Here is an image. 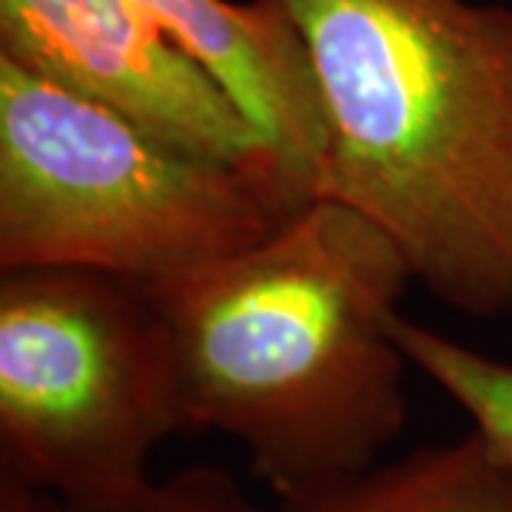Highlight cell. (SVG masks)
<instances>
[{
	"mask_svg": "<svg viewBox=\"0 0 512 512\" xmlns=\"http://www.w3.org/2000/svg\"><path fill=\"white\" fill-rule=\"evenodd\" d=\"M410 285L396 245L330 197L239 254L143 282L183 430L239 441L279 501L373 470L407 424L390 322Z\"/></svg>",
	"mask_w": 512,
	"mask_h": 512,
	"instance_id": "1",
	"label": "cell"
},
{
	"mask_svg": "<svg viewBox=\"0 0 512 512\" xmlns=\"http://www.w3.org/2000/svg\"><path fill=\"white\" fill-rule=\"evenodd\" d=\"M390 333L410 367L447 393L470 416L473 433L512 467V365L424 328L402 313L393 316Z\"/></svg>",
	"mask_w": 512,
	"mask_h": 512,
	"instance_id": "8",
	"label": "cell"
},
{
	"mask_svg": "<svg viewBox=\"0 0 512 512\" xmlns=\"http://www.w3.org/2000/svg\"><path fill=\"white\" fill-rule=\"evenodd\" d=\"M302 208L274 174L205 160L0 60V271L163 282L251 248Z\"/></svg>",
	"mask_w": 512,
	"mask_h": 512,
	"instance_id": "3",
	"label": "cell"
},
{
	"mask_svg": "<svg viewBox=\"0 0 512 512\" xmlns=\"http://www.w3.org/2000/svg\"><path fill=\"white\" fill-rule=\"evenodd\" d=\"M180 430L143 282L57 265L0 271V476L60 501L126 493Z\"/></svg>",
	"mask_w": 512,
	"mask_h": 512,
	"instance_id": "4",
	"label": "cell"
},
{
	"mask_svg": "<svg viewBox=\"0 0 512 512\" xmlns=\"http://www.w3.org/2000/svg\"><path fill=\"white\" fill-rule=\"evenodd\" d=\"M0 60L205 160L274 174L308 205L237 103L134 0H0Z\"/></svg>",
	"mask_w": 512,
	"mask_h": 512,
	"instance_id": "5",
	"label": "cell"
},
{
	"mask_svg": "<svg viewBox=\"0 0 512 512\" xmlns=\"http://www.w3.org/2000/svg\"><path fill=\"white\" fill-rule=\"evenodd\" d=\"M325 123L319 197L396 245L473 319L512 313V9L476 0H276Z\"/></svg>",
	"mask_w": 512,
	"mask_h": 512,
	"instance_id": "2",
	"label": "cell"
},
{
	"mask_svg": "<svg viewBox=\"0 0 512 512\" xmlns=\"http://www.w3.org/2000/svg\"><path fill=\"white\" fill-rule=\"evenodd\" d=\"M279 512H512V467L478 433L419 447Z\"/></svg>",
	"mask_w": 512,
	"mask_h": 512,
	"instance_id": "7",
	"label": "cell"
},
{
	"mask_svg": "<svg viewBox=\"0 0 512 512\" xmlns=\"http://www.w3.org/2000/svg\"><path fill=\"white\" fill-rule=\"evenodd\" d=\"M0 512H63V501L23 481L0 476Z\"/></svg>",
	"mask_w": 512,
	"mask_h": 512,
	"instance_id": "10",
	"label": "cell"
},
{
	"mask_svg": "<svg viewBox=\"0 0 512 512\" xmlns=\"http://www.w3.org/2000/svg\"><path fill=\"white\" fill-rule=\"evenodd\" d=\"M63 512H262L234 478L217 467H188L183 473L103 498L63 501Z\"/></svg>",
	"mask_w": 512,
	"mask_h": 512,
	"instance_id": "9",
	"label": "cell"
},
{
	"mask_svg": "<svg viewBox=\"0 0 512 512\" xmlns=\"http://www.w3.org/2000/svg\"><path fill=\"white\" fill-rule=\"evenodd\" d=\"M268 140L302 200L319 197L325 123L305 43L276 0H134Z\"/></svg>",
	"mask_w": 512,
	"mask_h": 512,
	"instance_id": "6",
	"label": "cell"
}]
</instances>
